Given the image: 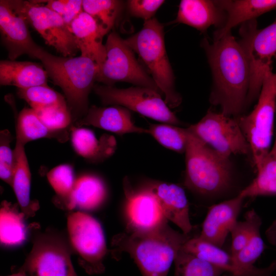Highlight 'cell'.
I'll return each mask as SVG.
<instances>
[{
  "mask_svg": "<svg viewBox=\"0 0 276 276\" xmlns=\"http://www.w3.org/2000/svg\"><path fill=\"white\" fill-rule=\"evenodd\" d=\"M225 20L226 14L216 1L182 0L172 22L183 24L204 33L212 26L222 28Z\"/></svg>",
  "mask_w": 276,
  "mask_h": 276,
  "instance_id": "cell-20",
  "label": "cell"
},
{
  "mask_svg": "<svg viewBox=\"0 0 276 276\" xmlns=\"http://www.w3.org/2000/svg\"><path fill=\"white\" fill-rule=\"evenodd\" d=\"M67 230L72 244L81 258L80 264L86 272H103V261L107 248L99 222L87 213H73L67 218Z\"/></svg>",
  "mask_w": 276,
  "mask_h": 276,
  "instance_id": "cell-12",
  "label": "cell"
},
{
  "mask_svg": "<svg viewBox=\"0 0 276 276\" xmlns=\"http://www.w3.org/2000/svg\"><path fill=\"white\" fill-rule=\"evenodd\" d=\"M265 235L268 242L276 248V219L267 229Z\"/></svg>",
  "mask_w": 276,
  "mask_h": 276,
  "instance_id": "cell-41",
  "label": "cell"
},
{
  "mask_svg": "<svg viewBox=\"0 0 276 276\" xmlns=\"http://www.w3.org/2000/svg\"><path fill=\"white\" fill-rule=\"evenodd\" d=\"M124 189L129 231H147L168 223L158 199L148 186L135 190L125 179Z\"/></svg>",
  "mask_w": 276,
  "mask_h": 276,
  "instance_id": "cell-14",
  "label": "cell"
},
{
  "mask_svg": "<svg viewBox=\"0 0 276 276\" xmlns=\"http://www.w3.org/2000/svg\"><path fill=\"white\" fill-rule=\"evenodd\" d=\"M187 129L185 186L203 196L223 193L232 183L229 158L217 153Z\"/></svg>",
  "mask_w": 276,
  "mask_h": 276,
  "instance_id": "cell-4",
  "label": "cell"
},
{
  "mask_svg": "<svg viewBox=\"0 0 276 276\" xmlns=\"http://www.w3.org/2000/svg\"><path fill=\"white\" fill-rule=\"evenodd\" d=\"M261 225L257 226L243 249L235 257L236 264L243 268L254 267V265L264 250L263 240L260 234Z\"/></svg>",
  "mask_w": 276,
  "mask_h": 276,
  "instance_id": "cell-38",
  "label": "cell"
},
{
  "mask_svg": "<svg viewBox=\"0 0 276 276\" xmlns=\"http://www.w3.org/2000/svg\"><path fill=\"white\" fill-rule=\"evenodd\" d=\"M261 225V218L254 209L246 212L243 221L236 222L230 233L232 236L231 254L233 257L243 249L255 228Z\"/></svg>",
  "mask_w": 276,
  "mask_h": 276,
  "instance_id": "cell-34",
  "label": "cell"
},
{
  "mask_svg": "<svg viewBox=\"0 0 276 276\" xmlns=\"http://www.w3.org/2000/svg\"><path fill=\"white\" fill-rule=\"evenodd\" d=\"M191 238L167 223L152 229L119 234L112 242L115 252L129 254L143 276H167L178 252Z\"/></svg>",
  "mask_w": 276,
  "mask_h": 276,
  "instance_id": "cell-2",
  "label": "cell"
},
{
  "mask_svg": "<svg viewBox=\"0 0 276 276\" xmlns=\"http://www.w3.org/2000/svg\"><path fill=\"white\" fill-rule=\"evenodd\" d=\"M18 97L25 100L34 110L52 106L67 105L64 96L48 85L18 89Z\"/></svg>",
  "mask_w": 276,
  "mask_h": 276,
  "instance_id": "cell-33",
  "label": "cell"
},
{
  "mask_svg": "<svg viewBox=\"0 0 276 276\" xmlns=\"http://www.w3.org/2000/svg\"><path fill=\"white\" fill-rule=\"evenodd\" d=\"M33 57L41 61L48 77L63 91L74 126L88 111V96L96 81L98 65L81 56H57L40 46Z\"/></svg>",
  "mask_w": 276,
  "mask_h": 276,
  "instance_id": "cell-3",
  "label": "cell"
},
{
  "mask_svg": "<svg viewBox=\"0 0 276 276\" xmlns=\"http://www.w3.org/2000/svg\"><path fill=\"white\" fill-rule=\"evenodd\" d=\"M48 77L45 68L37 63L11 60L0 61L1 85L15 86L18 89L48 85Z\"/></svg>",
  "mask_w": 276,
  "mask_h": 276,
  "instance_id": "cell-24",
  "label": "cell"
},
{
  "mask_svg": "<svg viewBox=\"0 0 276 276\" xmlns=\"http://www.w3.org/2000/svg\"><path fill=\"white\" fill-rule=\"evenodd\" d=\"M225 12L224 26L214 33L213 40L219 39L239 24L256 19L258 16L276 9V0L216 1Z\"/></svg>",
  "mask_w": 276,
  "mask_h": 276,
  "instance_id": "cell-21",
  "label": "cell"
},
{
  "mask_svg": "<svg viewBox=\"0 0 276 276\" xmlns=\"http://www.w3.org/2000/svg\"><path fill=\"white\" fill-rule=\"evenodd\" d=\"M275 114H276V110H275ZM270 152L275 155H276V136L274 141V143L272 148L270 149Z\"/></svg>",
  "mask_w": 276,
  "mask_h": 276,
  "instance_id": "cell-43",
  "label": "cell"
},
{
  "mask_svg": "<svg viewBox=\"0 0 276 276\" xmlns=\"http://www.w3.org/2000/svg\"><path fill=\"white\" fill-rule=\"evenodd\" d=\"M123 7L124 3L121 1H82L83 11L95 20L103 36L113 28Z\"/></svg>",
  "mask_w": 276,
  "mask_h": 276,
  "instance_id": "cell-30",
  "label": "cell"
},
{
  "mask_svg": "<svg viewBox=\"0 0 276 276\" xmlns=\"http://www.w3.org/2000/svg\"><path fill=\"white\" fill-rule=\"evenodd\" d=\"M34 110L42 122L51 130L71 129L73 126L67 105L52 106Z\"/></svg>",
  "mask_w": 276,
  "mask_h": 276,
  "instance_id": "cell-36",
  "label": "cell"
},
{
  "mask_svg": "<svg viewBox=\"0 0 276 276\" xmlns=\"http://www.w3.org/2000/svg\"><path fill=\"white\" fill-rule=\"evenodd\" d=\"M257 170L256 177L238 195L244 199L276 196V155L269 152Z\"/></svg>",
  "mask_w": 276,
  "mask_h": 276,
  "instance_id": "cell-29",
  "label": "cell"
},
{
  "mask_svg": "<svg viewBox=\"0 0 276 276\" xmlns=\"http://www.w3.org/2000/svg\"><path fill=\"white\" fill-rule=\"evenodd\" d=\"M24 215L11 203L3 202L0 212V239L3 245L18 246L26 240L27 232Z\"/></svg>",
  "mask_w": 276,
  "mask_h": 276,
  "instance_id": "cell-28",
  "label": "cell"
},
{
  "mask_svg": "<svg viewBox=\"0 0 276 276\" xmlns=\"http://www.w3.org/2000/svg\"><path fill=\"white\" fill-rule=\"evenodd\" d=\"M45 6L62 17L70 28L73 20L82 11L81 0L46 1Z\"/></svg>",
  "mask_w": 276,
  "mask_h": 276,
  "instance_id": "cell-39",
  "label": "cell"
},
{
  "mask_svg": "<svg viewBox=\"0 0 276 276\" xmlns=\"http://www.w3.org/2000/svg\"><path fill=\"white\" fill-rule=\"evenodd\" d=\"M174 276H221V269L181 249L175 260Z\"/></svg>",
  "mask_w": 276,
  "mask_h": 276,
  "instance_id": "cell-31",
  "label": "cell"
},
{
  "mask_svg": "<svg viewBox=\"0 0 276 276\" xmlns=\"http://www.w3.org/2000/svg\"><path fill=\"white\" fill-rule=\"evenodd\" d=\"M276 110V73L266 71L258 102L249 114L236 118L250 149L256 169L270 152Z\"/></svg>",
  "mask_w": 276,
  "mask_h": 276,
  "instance_id": "cell-6",
  "label": "cell"
},
{
  "mask_svg": "<svg viewBox=\"0 0 276 276\" xmlns=\"http://www.w3.org/2000/svg\"><path fill=\"white\" fill-rule=\"evenodd\" d=\"M148 70L169 107L179 105L181 97L175 88V77L166 50L163 25L155 17L144 21L142 29L124 39Z\"/></svg>",
  "mask_w": 276,
  "mask_h": 276,
  "instance_id": "cell-5",
  "label": "cell"
},
{
  "mask_svg": "<svg viewBox=\"0 0 276 276\" xmlns=\"http://www.w3.org/2000/svg\"><path fill=\"white\" fill-rule=\"evenodd\" d=\"M16 141L24 145L32 141L50 138L64 143L69 137L71 129L53 130L47 127L31 108H24L18 113L16 124Z\"/></svg>",
  "mask_w": 276,
  "mask_h": 276,
  "instance_id": "cell-26",
  "label": "cell"
},
{
  "mask_svg": "<svg viewBox=\"0 0 276 276\" xmlns=\"http://www.w3.org/2000/svg\"><path fill=\"white\" fill-rule=\"evenodd\" d=\"M213 75L210 101L221 112L231 117L239 114L246 105L250 67L246 53L231 32L210 43L201 41Z\"/></svg>",
  "mask_w": 276,
  "mask_h": 276,
  "instance_id": "cell-1",
  "label": "cell"
},
{
  "mask_svg": "<svg viewBox=\"0 0 276 276\" xmlns=\"http://www.w3.org/2000/svg\"><path fill=\"white\" fill-rule=\"evenodd\" d=\"M93 89L104 105L123 106L164 123L176 126L180 123L160 93L154 89L138 86L118 88L99 84L95 85Z\"/></svg>",
  "mask_w": 276,
  "mask_h": 276,
  "instance_id": "cell-10",
  "label": "cell"
},
{
  "mask_svg": "<svg viewBox=\"0 0 276 276\" xmlns=\"http://www.w3.org/2000/svg\"><path fill=\"white\" fill-rule=\"evenodd\" d=\"M91 125L118 135L127 133H149L148 128L136 126L129 109L119 105L109 107L92 106L86 115L74 126Z\"/></svg>",
  "mask_w": 276,
  "mask_h": 276,
  "instance_id": "cell-18",
  "label": "cell"
},
{
  "mask_svg": "<svg viewBox=\"0 0 276 276\" xmlns=\"http://www.w3.org/2000/svg\"><path fill=\"white\" fill-rule=\"evenodd\" d=\"M241 39L239 41L244 49L250 67V81L247 102L258 98L264 75L271 68L272 58L276 54V19L269 26L259 30L256 19L242 24Z\"/></svg>",
  "mask_w": 276,
  "mask_h": 276,
  "instance_id": "cell-9",
  "label": "cell"
},
{
  "mask_svg": "<svg viewBox=\"0 0 276 276\" xmlns=\"http://www.w3.org/2000/svg\"><path fill=\"white\" fill-rule=\"evenodd\" d=\"M187 129L222 156L248 154L249 145L236 118L209 109L197 123Z\"/></svg>",
  "mask_w": 276,
  "mask_h": 276,
  "instance_id": "cell-11",
  "label": "cell"
},
{
  "mask_svg": "<svg viewBox=\"0 0 276 276\" xmlns=\"http://www.w3.org/2000/svg\"><path fill=\"white\" fill-rule=\"evenodd\" d=\"M70 29L75 36L81 56L93 60L99 67L106 58V49L102 43L104 36L95 20L82 11L72 22Z\"/></svg>",
  "mask_w": 276,
  "mask_h": 276,
  "instance_id": "cell-22",
  "label": "cell"
},
{
  "mask_svg": "<svg viewBox=\"0 0 276 276\" xmlns=\"http://www.w3.org/2000/svg\"><path fill=\"white\" fill-rule=\"evenodd\" d=\"M47 176L57 195L66 203L76 179L73 166L67 164L58 165L51 169Z\"/></svg>",
  "mask_w": 276,
  "mask_h": 276,
  "instance_id": "cell-35",
  "label": "cell"
},
{
  "mask_svg": "<svg viewBox=\"0 0 276 276\" xmlns=\"http://www.w3.org/2000/svg\"><path fill=\"white\" fill-rule=\"evenodd\" d=\"M7 276H28L22 270L19 269L16 272Z\"/></svg>",
  "mask_w": 276,
  "mask_h": 276,
  "instance_id": "cell-42",
  "label": "cell"
},
{
  "mask_svg": "<svg viewBox=\"0 0 276 276\" xmlns=\"http://www.w3.org/2000/svg\"><path fill=\"white\" fill-rule=\"evenodd\" d=\"M244 198L239 195L211 206L199 237L221 247L236 223Z\"/></svg>",
  "mask_w": 276,
  "mask_h": 276,
  "instance_id": "cell-17",
  "label": "cell"
},
{
  "mask_svg": "<svg viewBox=\"0 0 276 276\" xmlns=\"http://www.w3.org/2000/svg\"><path fill=\"white\" fill-rule=\"evenodd\" d=\"M13 10L24 18L48 45L64 57H73L79 49L76 39L61 16L34 1L7 0Z\"/></svg>",
  "mask_w": 276,
  "mask_h": 276,
  "instance_id": "cell-8",
  "label": "cell"
},
{
  "mask_svg": "<svg viewBox=\"0 0 276 276\" xmlns=\"http://www.w3.org/2000/svg\"><path fill=\"white\" fill-rule=\"evenodd\" d=\"M165 2L163 0H129L127 1L126 6L130 15L146 21L153 18Z\"/></svg>",
  "mask_w": 276,
  "mask_h": 276,
  "instance_id": "cell-40",
  "label": "cell"
},
{
  "mask_svg": "<svg viewBox=\"0 0 276 276\" xmlns=\"http://www.w3.org/2000/svg\"><path fill=\"white\" fill-rule=\"evenodd\" d=\"M149 133L161 145L177 153L185 152L188 134L187 128L167 123L150 124Z\"/></svg>",
  "mask_w": 276,
  "mask_h": 276,
  "instance_id": "cell-32",
  "label": "cell"
},
{
  "mask_svg": "<svg viewBox=\"0 0 276 276\" xmlns=\"http://www.w3.org/2000/svg\"><path fill=\"white\" fill-rule=\"evenodd\" d=\"M19 269L28 276H78L67 246L61 241L48 236L35 240Z\"/></svg>",
  "mask_w": 276,
  "mask_h": 276,
  "instance_id": "cell-13",
  "label": "cell"
},
{
  "mask_svg": "<svg viewBox=\"0 0 276 276\" xmlns=\"http://www.w3.org/2000/svg\"><path fill=\"white\" fill-rule=\"evenodd\" d=\"M158 200L165 217L186 234H189L192 225L189 218L188 200L184 190L170 183L156 181L148 186Z\"/></svg>",
  "mask_w": 276,
  "mask_h": 276,
  "instance_id": "cell-19",
  "label": "cell"
},
{
  "mask_svg": "<svg viewBox=\"0 0 276 276\" xmlns=\"http://www.w3.org/2000/svg\"><path fill=\"white\" fill-rule=\"evenodd\" d=\"M105 47L106 58L99 67L96 81L109 86L117 82H126L162 93L138 62L134 52L117 33L112 32L108 35Z\"/></svg>",
  "mask_w": 276,
  "mask_h": 276,
  "instance_id": "cell-7",
  "label": "cell"
},
{
  "mask_svg": "<svg viewBox=\"0 0 276 276\" xmlns=\"http://www.w3.org/2000/svg\"><path fill=\"white\" fill-rule=\"evenodd\" d=\"M27 22L16 14L7 0L0 1V31L1 39L10 60H15L24 54L33 57L39 47L33 40Z\"/></svg>",
  "mask_w": 276,
  "mask_h": 276,
  "instance_id": "cell-15",
  "label": "cell"
},
{
  "mask_svg": "<svg viewBox=\"0 0 276 276\" xmlns=\"http://www.w3.org/2000/svg\"><path fill=\"white\" fill-rule=\"evenodd\" d=\"M70 135L74 151L89 162H102L111 156L116 149V141L110 135L104 134L98 139L89 129L76 126L71 127Z\"/></svg>",
  "mask_w": 276,
  "mask_h": 276,
  "instance_id": "cell-23",
  "label": "cell"
},
{
  "mask_svg": "<svg viewBox=\"0 0 276 276\" xmlns=\"http://www.w3.org/2000/svg\"><path fill=\"white\" fill-rule=\"evenodd\" d=\"M13 136L8 129L0 132V177L6 183L12 186L14 154L10 144Z\"/></svg>",
  "mask_w": 276,
  "mask_h": 276,
  "instance_id": "cell-37",
  "label": "cell"
},
{
  "mask_svg": "<svg viewBox=\"0 0 276 276\" xmlns=\"http://www.w3.org/2000/svg\"><path fill=\"white\" fill-rule=\"evenodd\" d=\"M12 186L18 204L25 216H30L37 208L30 199L31 172L25 145L16 141Z\"/></svg>",
  "mask_w": 276,
  "mask_h": 276,
  "instance_id": "cell-27",
  "label": "cell"
},
{
  "mask_svg": "<svg viewBox=\"0 0 276 276\" xmlns=\"http://www.w3.org/2000/svg\"><path fill=\"white\" fill-rule=\"evenodd\" d=\"M182 249L221 269L226 274L223 276H271L269 266L245 269L238 266L231 254L199 236L190 238Z\"/></svg>",
  "mask_w": 276,
  "mask_h": 276,
  "instance_id": "cell-16",
  "label": "cell"
},
{
  "mask_svg": "<svg viewBox=\"0 0 276 276\" xmlns=\"http://www.w3.org/2000/svg\"><path fill=\"white\" fill-rule=\"evenodd\" d=\"M106 196V188L103 180L96 175L84 174L76 178L66 205L70 210H93L104 202Z\"/></svg>",
  "mask_w": 276,
  "mask_h": 276,
  "instance_id": "cell-25",
  "label": "cell"
}]
</instances>
